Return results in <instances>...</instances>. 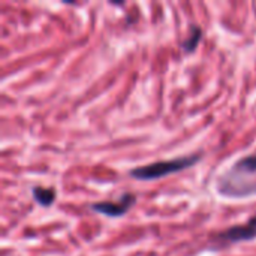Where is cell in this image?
<instances>
[{
  "instance_id": "cell-3",
  "label": "cell",
  "mask_w": 256,
  "mask_h": 256,
  "mask_svg": "<svg viewBox=\"0 0 256 256\" xmlns=\"http://www.w3.org/2000/svg\"><path fill=\"white\" fill-rule=\"evenodd\" d=\"M256 238V216L249 219L243 225H236L231 226L222 232H218L213 237V243L216 244H236V243H243V242H252Z\"/></svg>"
},
{
  "instance_id": "cell-4",
  "label": "cell",
  "mask_w": 256,
  "mask_h": 256,
  "mask_svg": "<svg viewBox=\"0 0 256 256\" xmlns=\"http://www.w3.org/2000/svg\"><path fill=\"white\" fill-rule=\"evenodd\" d=\"M135 201H136L135 195L124 194V195H122V198L117 202H94L90 206V208L93 212H98V213L106 216V218H122L132 208Z\"/></svg>"
},
{
  "instance_id": "cell-6",
  "label": "cell",
  "mask_w": 256,
  "mask_h": 256,
  "mask_svg": "<svg viewBox=\"0 0 256 256\" xmlns=\"http://www.w3.org/2000/svg\"><path fill=\"white\" fill-rule=\"evenodd\" d=\"M201 39H202V30H201L198 26H192V27H190V34H189V38L184 39V40L182 42V50H183L184 52H192V51H195V48L198 46V44L201 42Z\"/></svg>"
},
{
  "instance_id": "cell-2",
  "label": "cell",
  "mask_w": 256,
  "mask_h": 256,
  "mask_svg": "<svg viewBox=\"0 0 256 256\" xmlns=\"http://www.w3.org/2000/svg\"><path fill=\"white\" fill-rule=\"evenodd\" d=\"M201 154H189V156H183V158H176V159H170V160H159L154 164H148L144 166H138L135 170H132L129 172L130 177L136 178V180H159L162 177L171 176V174H177L180 171H184L194 165H196L201 160Z\"/></svg>"
},
{
  "instance_id": "cell-1",
  "label": "cell",
  "mask_w": 256,
  "mask_h": 256,
  "mask_svg": "<svg viewBox=\"0 0 256 256\" xmlns=\"http://www.w3.org/2000/svg\"><path fill=\"white\" fill-rule=\"evenodd\" d=\"M219 195L230 200H244L256 195V154L238 159L216 182Z\"/></svg>"
},
{
  "instance_id": "cell-5",
  "label": "cell",
  "mask_w": 256,
  "mask_h": 256,
  "mask_svg": "<svg viewBox=\"0 0 256 256\" xmlns=\"http://www.w3.org/2000/svg\"><path fill=\"white\" fill-rule=\"evenodd\" d=\"M32 195H33V200L42 207H50L56 201V192L51 188L46 189V188L34 186L32 188Z\"/></svg>"
}]
</instances>
